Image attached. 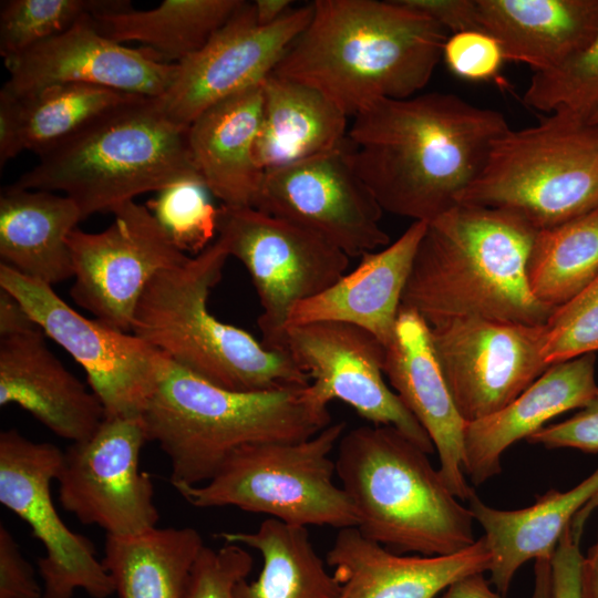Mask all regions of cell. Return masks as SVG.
<instances>
[{
    "instance_id": "1",
    "label": "cell",
    "mask_w": 598,
    "mask_h": 598,
    "mask_svg": "<svg viewBox=\"0 0 598 598\" xmlns=\"http://www.w3.org/2000/svg\"><path fill=\"white\" fill-rule=\"evenodd\" d=\"M505 116L446 92L383 99L353 117L348 158L383 212L430 221L481 173Z\"/></svg>"
},
{
    "instance_id": "2",
    "label": "cell",
    "mask_w": 598,
    "mask_h": 598,
    "mask_svg": "<svg viewBox=\"0 0 598 598\" xmlns=\"http://www.w3.org/2000/svg\"><path fill=\"white\" fill-rule=\"evenodd\" d=\"M274 73L309 85L348 117L415 95L442 59L447 31L401 0H316Z\"/></svg>"
},
{
    "instance_id": "3",
    "label": "cell",
    "mask_w": 598,
    "mask_h": 598,
    "mask_svg": "<svg viewBox=\"0 0 598 598\" xmlns=\"http://www.w3.org/2000/svg\"><path fill=\"white\" fill-rule=\"evenodd\" d=\"M537 231L508 210L456 204L426 221L401 307L429 327L454 318L545 324L554 309L535 298L527 277Z\"/></svg>"
},
{
    "instance_id": "4",
    "label": "cell",
    "mask_w": 598,
    "mask_h": 598,
    "mask_svg": "<svg viewBox=\"0 0 598 598\" xmlns=\"http://www.w3.org/2000/svg\"><path fill=\"white\" fill-rule=\"evenodd\" d=\"M328 405L310 383L270 391H233L164 355L142 420L148 442L158 443L169 460L172 485H200L243 445L299 442L318 434L332 423Z\"/></svg>"
},
{
    "instance_id": "5",
    "label": "cell",
    "mask_w": 598,
    "mask_h": 598,
    "mask_svg": "<svg viewBox=\"0 0 598 598\" xmlns=\"http://www.w3.org/2000/svg\"><path fill=\"white\" fill-rule=\"evenodd\" d=\"M336 475L354 508L355 527L396 554L445 556L476 542L468 506L427 453L393 426L344 432Z\"/></svg>"
},
{
    "instance_id": "6",
    "label": "cell",
    "mask_w": 598,
    "mask_h": 598,
    "mask_svg": "<svg viewBox=\"0 0 598 598\" xmlns=\"http://www.w3.org/2000/svg\"><path fill=\"white\" fill-rule=\"evenodd\" d=\"M39 157L13 184L63 192L82 220L113 214L141 194L202 178L187 128L168 118L157 97L143 95H133Z\"/></svg>"
},
{
    "instance_id": "7",
    "label": "cell",
    "mask_w": 598,
    "mask_h": 598,
    "mask_svg": "<svg viewBox=\"0 0 598 598\" xmlns=\"http://www.w3.org/2000/svg\"><path fill=\"white\" fill-rule=\"evenodd\" d=\"M229 257L217 238L185 262L155 275L134 312L132 333L171 361L220 388L257 392L311 382L286 353L215 318L207 301Z\"/></svg>"
},
{
    "instance_id": "8",
    "label": "cell",
    "mask_w": 598,
    "mask_h": 598,
    "mask_svg": "<svg viewBox=\"0 0 598 598\" xmlns=\"http://www.w3.org/2000/svg\"><path fill=\"white\" fill-rule=\"evenodd\" d=\"M458 203L514 213L537 230L598 207V124L564 113L498 137Z\"/></svg>"
},
{
    "instance_id": "9",
    "label": "cell",
    "mask_w": 598,
    "mask_h": 598,
    "mask_svg": "<svg viewBox=\"0 0 598 598\" xmlns=\"http://www.w3.org/2000/svg\"><path fill=\"white\" fill-rule=\"evenodd\" d=\"M344 429L338 422L299 442L243 445L208 482L173 487L197 508L234 506L296 526L355 527L354 508L333 481L331 452Z\"/></svg>"
},
{
    "instance_id": "10",
    "label": "cell",
    "mask_w": 598,
    "mask_h": 598,
    "mask_svg": "<svg viewBox=\"0 0 598 598\" xmlns=\"http://www.w3.org/2000/svg\"><path fill=\"white\" fill-rule=\"evenodd\" d=\"M217 234L247 269L261 308V343L276 351L292 308L324 291L349 266L350 257L318 234L254 207L221 205Z\"/></svg>"
},
{
    "instance_id": "11",
    "label": "cell",
    "mask_w": 598,
    "mask_h": 598,
    "mask_svg": "<svg viewBox=\"0 0 598 598\" xmlns=\"http://www.w3.org/2000/svg\"><path fill=\"white\" fill-rule=\"evenodd\" d=\"M0 287L12 293L40 329L86 372L106 416H141L158 380L164 355L132 332L87 319L52 286L0 264Z\"/></svg>"
},
{
    "instance_id": "12",
    "label": "cell",
    "mask_w": 598,
    "mask_h": 598,
    "mask_svg": "<svg viewBox=\"0 0 598 598\" xmlns=\"http://www.w3.org/2000/svg\"><path fill=\"white\" fill-rule=\"evenodd\" d=\"M63 452L54 444L34 442L16 429L0 433V503L24 520L44 547L38 558L42 598H72L82 589L92 598L115 592L91 540L62 520L51 495Z\"/></svg>"
},
{
    "instance_id": "13",
    "label": "cell",
    "mask_w": 598,
    "mask_h": 598,
    "mask_svg": "<svg viewBox=\"0 0 598 598\" xmlns=\"http://www.w3.org/2000/svg\"><path fill=\"white\" fill-rule=\"evenodd\" d=\"M148 442L141 416H105L85 441L65 452L56 482L61 506L84 525L111 536H131L156 527L154 485L140 470Z\"/></svg>"
},
{
    "instance_id": "14",
    "label": "cell",
    "mask_w": 598,
    "mask_h": 598,
    "mask_svg": "<svg viewBox=\"0 0 598 598\" xmlns=\"http://www.w3.org/2000/svg\"><path fill=\"white\" fill-rule=\"evenodd\" d=\"M103 231L78 227L68 236L73 300L95 319L132 332L136 306L152 278L185 262L179 250L146 207L135 200L117 208Z\"/></svg>"
},
{
    "instance_id": "15",
    "label": "cell",
    "mask_w": 598,
    "mask_h": 598,
    "mask_svg": "<svg viewBox=\"0 0 598 598\" xmlns=\"http://www.w3.org/2000/svg\"><path fill=\"white\" fill-rule=\"evenodd\" d=\"M312 12L311 2L260 25L254 3L243 1L199 50L176 64L174 80L157 97L163 112L188 128L207 109L260 84L306 29Z\"/></svg>"
},
{
    "instance_id": "16",
    "label": "cell",
    "mask_w": 598,
    "mask_h": 598,
    "mask_svg": "<svg viewBox=\"0 0 598 598\" xmlns=\"http://www.w3.org/2000/svg\"><path fill=\"white\" fill-rule=\"evenodd\" d=\"M430 329L437 362L466 423L506 406L550 367L542 353L546 323L454 318Z\"/></svg>"
},
{
    "instance_id": "17",
    "label": "cell",
    "mask_w": 598,
    "mask_h": 598,
    "mask_svg": "<svg viewBox=\"0 0 598 598\" xmlns=\"http://www.w3.org/2000/svg\"><path fill=\"white\" fill-rule=\"evenodd\" d=\"M346 146L265 172L255 208L361 257L386 247L390 237L381 226L383 210L354 172Z\"/></svg>"
},
{
    "instance_id": "18",
    "label": "cell",
    "mask_w": 598,
    "mask_h": 598,
    "mask_svg": "<svg viewBox=\"0 0 598 598\" xmlns=\"http://www.w3.org/2000/svg\"><path fill=\"white\" fill-rule=\"evenodd\" d=\"M281 351L306 372L316 395L340 400L373 425L398 429L427 454L434 445L414 415L384 380L385 346L344 322L288 326Z\"/></svg>"
},
{
    "instance_id": "19",
    "label": "cell",
    "mask_w": 598,
    "mask_h": 598,
    "mask_svg": "<svg viewBox=\"0 0 598 598\" xmlns=\"http://www.w3.org/2000/svg\"><path fill=\"white\" fill-rule=\"evenodd\" d=\"M9 79L1 91L24 95L55 84L79 83L150 97L161 96L176 64L153 59L103 35L85 14L65 32L4 60Z\"/></svg>"
},
{
    "instance_id": "20",
    "label": "cell",
    "mask_w": 598,
    "mask_h": 598,
    "mask_svg": "<svg viewBox=\"0 0 598 598\" xmlns=\"http://www.w3.org/2000/svg\"><path fill=\"white\" fill-rule=\"evenodd\" d=\"M383 373L394 392L430 436L440 472L461 501L474 493L464 473V430L437 362L431 329L414 310L401 307L392 339L385 347Z\"/></svg>"
},
{
    "instance_id": "21",
    "label": "cell",
    "mask_w": 598,
    "mask_h": 598,
    "mask_svg": "<svg viewBox=\"0 0 598 598\" xmlns=\"http://www.w3.org/2000/svg\"><path fill=\"white\" fill-rule=\"evenodd\" d=\"M326 560L340 584L337 598H435L454 581L488 571L491 554L481 537L451 555L402 556L346 527Z\"/></svg>"
},
{
    "instance_id": "22",
    "label": "cell",
    "mask_w": 598,
    "mask_h": 598,
    "mask_svg": "<svg viewBox=\"0 0 598 598\" xmlns=\"http://www.w3.org/2000/svg\"><path fill=\"white\" fill-rule=\"evenodd\" d=\"M9 404L72 443L91 437L106 416L96 394L49 350L40 327L0 339V405Z\"/></svg>"
},
{
    "instance_id": "23",
    "label": "cell",
    "mask_w": 598,
    "mask_h": 598,
    "mask_svg": "<svg viewBox=\"0 0 598 598\" xmlns=\"http://www.w3.org/2000/svg\"><path fill=\"white\" fill-rule=\"evenodd\" d=\"M596 353L550 365L517 398L497 412L468 422L464 430V473L478 486L502 471V455L551 419L584 408L594 396Z\"/></svg>"
},
{
    "instance_id": "24",
    "label": "cell",
    "mask_w": 598,
    "mask_h": 598,
    "mask_svg": "<svg viewBox=\"0 0 598 598\" xmlns=\"http://www.w3.org/2000/svg\"><path fill=\"white\" fill-rule=\"evenodd\" d=\"M425 227L426 221H413L394 243L362 255L353 270L324 291L296 305L288 316L287 327L344 322L370 332L386 347Z\"/></svg>"
},
{
    "instance_id": "25",
    "label": "cell",
    "mask_w": 598,
    "mask_h": 598,
    "mask_svg": "<svg viewBox=\"0 0 598 598\" xmlns=\"http://www.w3.org/2000/svg\"><path fill=\"white\" fill-rule=\"evenodd\" d=\"M261 83L207 109L187 128L192 161L225 206L255 208L259 199L265 172L256 162L255 145L262 116Z\"/></svg>"
},
{
    "instance_id": "26",
    "label": "cell",
    "mask_w": 598,
    "mask_h": 598,
    "mask_svg": "<svg viewBox=\"0 0 598 598\" xmlns=\"http://www.w3.org/2000/svg\"><path fill=\"white\" fill-rule=\"evenodd\" d=\"M482 30L505 60L534 72L551 70L588 47L598 33V0H477Z\"/></svg>"
},
{
    "instance_id": "27",
    "label": "cell",
    "mask_w": 598,
    "mask_h": 598,
    "mask_svg": "<svg viewBox=\"0 0 598 598\" xmlns=\"http://www.w3.org/2000/svg\"><path fill=\"white\" fill-rule=\"evenodd\" d=\"M598 499V467L568 491L549 489L520 509H498L474 492L468 508L484 529L491 554L489 581L505 595L517 570L528 560L550 559L556 546L577 514Z\"/></svg>"
},
{
    "instance_id": "28",
    "label": "cell",
    "mask_w": 598,
    "mask_h": 598,
    "mask_svg": "<svg viewBox=\"0 0 598 598\" xmlns=\"http://www.w3.org/2000/svg\"><path fill=\"white\" fill-rule=\"evenodd\" d=\"M82 220L74 202L53 192L11 184L0 193L1 262L53 286L73 277L70 233Z\"/></svg>"
},
{
    "instance_id": "29",
    "label": "cell",
    "mask_w": 598,
    "mask_h": 598,
    "mask_svg": "<svg viewBox=\"0 0 598 598\" xmlns=\"http://www.w3.org/2000/svg\"><path fill=\"white\" fill-rule=\"evenodd\" d=\"M261 87L255 157L264 172L346 146L348 116L318 90L274 72Z\"/></svg>"
},
{
    "instance_id": "30",
    "label": "cell",
    "mask_w": 598,
    "mask_h": 598,
    "mask_svg": "<svg viewBox=\"0 0 598 598\" xmlns=\"http://www.w3.org/2000/svg\"><path fill=\"white\" fill-rule=\"evenodd\" d=\"M133 95L79 83L24 95L0 91V166L23 151L43 155Z\"/></svg>"
},
{
    "instance_id": "31",
    "label": "cell",
    "mask_w": 598,
    "mask_h": 598,
    "mask_svg": "<svg viewBox=\"0 0 598 598\" xmlns=\"http://www.w3.org/2000/svg\"><path fill=\"white\" fill-rule=\"evenodd\" d=\"M204 546L195 528L156 526L131 536L106 535L102 563L120 598H185Z\"/></svg>"
},
{
    "instance_id": "32",
    "label": "cell",
    "mask_w": 598,
    "mask_h": 598,
    "mask_svg": "<svg viewBox=\"0 0 598 598\" xmlns=\"http://www.w3.org/2000/svg\"><path fill=\"white\" fill-rule=\"evenodd\" d=\"M225 543L254 548L262 558L256 580L239 581L235 598H337L340 584L315 550L307 527L275 518L255 532H223Z\"/></svg>"
},
{
    "instance_id": "33",
    "label": "cell",
    "mask_w": 598,
    "mask_h": 598,
    "mask_svg": "<svg viewBox=\"0 0 598 598\" xmlns=\"http://www.w3.org/2000/svg\"><path fill=\"white\" fill-rule=\"evenodd\" d=\"M243 0H165L150 10H105L93 18L100 32L123 43L135 41L156 61L177 64L234 14Z\"/></svg>"
},
{
    "instance_id": "34",
    "label": "cell",
    "mask_w": 598,
    "mask_h": 598,
    "mask_svg": "<svg viewBox=\"0 0 598 598\" xmlns=\"http://www.w3.org/2000/svg\"><path fill=\"white\" fill-rule=\"evenodd\" d=\"M598 276V207L538 230L527 277L535 298L550 309L566 303Z\"/></svg>"
},
{
    "instance_id": "35",
    "label": "cell",
    "mask_w": 598,
    "mask_h": 598,
    "mask_svg": "<svg viewBox=\"0 0 598 598\" xmlns=\"http://www.w3.org/2000/svg\"><path fill=\"white\" fill-rule=\"evenodd\" d=\"M127 1L6 0L0 9V54L8 60L54 38L85 14L128 8Z\"/></svg>"
},
{
    "instance_id": "36",
    "label": "cell",
    "mask_w": 598,
    "mask_h": 598,
    "mask_svg": "<svg viewBox=\"0 0 598 598\" xmlns=\"http://www.w3.org/2000/svg\"><path fill=\"white\" fill-rule=\"evenodd\" d=\"M523 103L536 111L564 113L591 123L598 116V33L560 65L534 72Z\"/></svg>"
},
{
    "instance_id": "37",
    "label": "cell",
    "mask_w": 598,
    "mask_h": 598,
    "mask_svg": "<svg viewBox=\"0 0 598 598\" xmlns=\"http://www.w3.org/2000/svg\"><path fill=\"white\" fill-rule=\"evenodd\" d=\"M202 178L179 182L157 193L146 207L182 251L195 255L217 233L218 210Z\"/></svg>"
},
{
    "instance_id": "38",
    "label": "cell",
    "mask_w": 598,
    "mask_h": 598,
    "mask_svg": "<svg viewBox=\"0 0 598 598\" xmlns=\"http://www.w3.org/2000/svg\"><path fill=\"white\" fill-rule=\"evenodd\" d=\"M598 352V276L546 322L543 359L548 365Z\"/></svg>"
},
{
    "instance_id": "39",
    "label": "cell",
    "mask_w": 598,
    "mask_h": 598,
    "mask_svg": "<svg viewBox=\"0 0 598 598\" xmlns=\"http://www.w3.org/2000/svg\"><path fill=\"white\" fill-rule=\"evenodd\" d=\"M252 556L244 546H204L192 568L185 598H235L237 584L250 574Z\"/></svg>"
},
{
    "instance_id": "40",
    "label": "cell",
    "mask_w": 598,
    "mask_h": 598,
    "mask_svg": "<svg viewBox=\"0 0 598 598\" xmlns=\"http://www.w3.org/2000/svg\"><path fill=\"white\" fill-rule=\"evenodd\" d=\"M442 58L450 71L465 80L495 78L505 61L498 41L482 31H465L447 37Z\"/></svg>"
},
{
    "instance_id": "41",
    "label": "cell",
    "mask_w": 598,
    "mask_h": 598,
    "mask_svg": "<svg viewBox=\"0 0 598 598\" xmlns=\"http://www.w3.org/2000/svg\"><path fill=\"white\" fill-rule=\"evenodd\" d=\"M598 499L585 506L561 535L550 558V598L580 597V538Z\"/></svg>"
},
{
    "instance_id": "42",
    "label": "cell",
    "mask_w": 598,
    "mask_h": 598,
    "mask_svg": "<svg viewBox=\"0 0 598 598\" xmlns=\"http://www.w3.org/2000/svg\"><path fill=\"white\" fill-rule=\"evenodd\" d=\"M546 448H576L598 453V388L591 400L574 416L546 425L527 439Z\"/></svg>"
},
{
    "instance_id": "43",
    "label": "cell",
    "mask_w": 598,
    "mask_h": 598,
    "mask_svg": "<svg viewBox=\"0 0 598 598\" xmlns=\"http://www.w3.org/2000/svg\"><path fill=\"white\" fill-rule=\"evenodd\" d=\"M34 570L9 532L0 524V598H41Z\"/></svg>"
},
{
    "instance_id": "44",
    "label": "cell",
    "mask_w": 598,
    "mask_h": 598,
    "mask_svg": "<svg viewBox=\"0 0 598 598\" xmlns=\"http://www.w3.org/2000/svg\"><path fill=\"white\" fill-rule=\"evenodd\" d=\"M405 6L422 12L451 34L482 31L477 0H401Z\"/></svg>"
},
{
    "instance_id": "45",
    "label": "cell",
    "mask_w": 598,
    "mask_h": 598,
    "mask_svg": "<svg viewBox=\"0 0 598 598\" xmlns=\"http://www.w3.org/2000/svg\"><path fill=\"white\" fill-rule=\"evenodd\" d=\"M37 328L39 326L21 302L8 290L0 287V337H11Z\"/></svg>"
},
{
    "instance_id": "46",
    "label": "cell",
    "mask_w": 598,
    "mask_h": 598,
    "mask_svg": "<svg viewBox=\"0 0 598 598\" xmlns=\"http://www.w3.org/2000/svg\"><path fill=\"white\" fill-rule=\"evenodd\" d=\"M484 574L463 577L451 584L435 598H504V595L492 589Z\"/></svg>"
},
{
    "instance_id": "47",
    "label": "cell",
    "mask_w": 598,
    "mask_h": 598,
    "mask_svg": "<svg viewBox=\"0 0 598 598\" xmlns=\"http://www.w3.org/2000/svg\"><path fill=\"white\" fill-rule=\"evenodd\" d=\"M580 597L598 598V536L596 543L582 556L580 566Z\"/></svg>"
},
{
    "instance_id": "48",
    "label": "cell",
    "mask_w": 598,
    "mask_h": 598,
    "mask_svg": "<svg viewBox=\"0 0 598 598\" xmlns=\"http://www.w3.org/2000/svg\"><path fill=\"white\" fill-rule=\"evenodd\" d=\"M257 22L260 25H270L281 19L291 10L289 0H256L252 2Z\"/></svg>"
},
{
    "instance_id": "49",
    "label": "cell",
    "mask_w": 598,
    "mask_h": 598,
    "mask_svg": "<svg viewBox=\"0 0 598 598\" xmlns=\"http://www.w3.org/2000/svg\"><path fill=\"white\" fill-rule=\"evenodd\" d=\"M534 589L530 598H550V559L535 560Z\"/></svg>"
},
{
    "instance_id": "50",
    "label": "cell",
    "mask_w": 598,
    "mask_h": 598,
    "mask_svg": "<svg viewBox=\"0 0 598 598\" xmlns=\"http://www.w3.org/2000/svg\"><path fill=\"white\" fill-rule=\"evenodd\" d=\"M591 123L598 124V116H596Z\"/></svg>"
}]
</instances>
